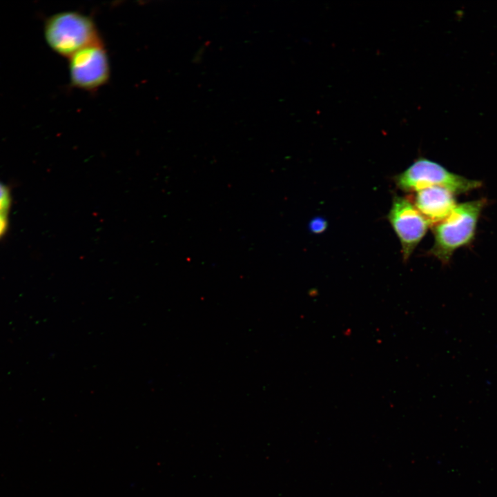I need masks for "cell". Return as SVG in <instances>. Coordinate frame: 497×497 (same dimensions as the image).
Returning a JSON list of instances; mask_svg holds the SVG:
<instances>
[{
	"label": "cell",
	"mask_w": 497,
	"mask_h": 497,
	"mask_svg": "<svg viewBox=\"0 0 497 497\" xmlns=\"http://www.w3.org/2000/svg\"><path fill=\"white\" fill-rule=\"evenodd\" d=\"M486 203L485 199H478L458 204L446 218L432 226L434 241L429 254L448 264L457 249L474 240Z\"/></svg>",
	"instance_id": "obj_1"
},
{
	"label": "cell",
	"mask_w": 497,
	"mask_h": 497,
	"mask_svg": "<svg viewBox=\"0 0 497 497\" xmlns=\"http://www.w3.org/2000/svg\"><path fill=\"white\" fill-rule=\"evenodd\" d=\"M44 37L52 50L68 58L84 48L103 42L92 17L77 11L50 17L44 25Z\"/></svg>",
	"instance_id": "obj_2"
},
{
	"label": "cell",
	"mask_w": 497,
	"mask_h": 497,
	"mask_svg": "<svg viewBox=\"0 0 497 497\" xmlns=\"http://www.w3.org/2000/svg\"><path fill=\"white\" fill-rule=\"evenodd\" d=\"M393 179L397 187L405 192H416L425 188L438 186L456 195L470 192L482 186L480 180L451 173L442 165L422 157L417 159Z\"/></svg>",
	"instance_id": "obj_3"
},
{
	"label": "cell",
	"mask_w": 497,
	"mask_h": 497,
	"mask_svg": "<svg viewBox=\"0 0 497 497\" xmlns=\"http://www.w3.org/2000/svg\"><path fill=\"white\" fill-rule=\"evenodd\" d=\"M110 63L103 42L91 45L69 57L71 85L77 88L94 91L110 78Z\"/></svg>",
	"instance_id": "obj_4"
},
{
	"label": "cell",
	"mask_w": 497,
	"mask_h": 497,
	"mask_svg": "<svg viewBox=\"0 0 497 497\" xmlns=\"http://www.w3.org/2000/svg\"><path fill=\"white\" fill-rule=\"evenodd\" d=\"M387 220L399 239L402 259L407 262L430 226L409 198L395 195Z\"/></svg>",
	"instance_id": "obj_5"
},
{
	"label": "cell",
	"mask_w": 497,
	"mask_h": 497,
	"mask_svg": "<svg viewBox=\"0 0 497 497\" xmlns=\"http://www.w3.org/2000/svg\"><path fill=\"white\" fill-rule=\"evenodd\" d=\"M412 203L432 226L446 218L457 205L455 195L438 186L416 192Z\"/></svg>",
	"instance_id": "obj_6"
},
{
	"label": "cell",
	"mask_w": 497,
	"mask_h": 497,
	"mask_svg": "<svg viewBox=\"0 0 497 497\" xmlns=\"http://www.w3.org/2000/svg\"><path fill=\"white\" fill-rule=\"evenodd\" d=\"M12 203V197L10 188L0 182V213H7Z\"/></svg>",
	"instance_id": "obj_7"
},
{
	"label": "cell",
	"mask_w": 497,
	"mask_h": 497,
	"mask_svg": "<svg viewBox=\"0 0 497 497\" xmlns=\"http://www.w3.org/2000/svg\"><path fill=\"white\" fill-rule=\"evenodd\" d=\"M327 226V221L321 217H314L309 223V229L314 233H320L324 231Z\"/></svg>",
	"instance_id": "obj_8"
},
{
	"label": "cell",
	"mask_w": 497,
	"mask_h": 497,
	"mask_svg": "<svg viewBox=\"0 0 497 497\" xmlns=\"http://www.w3.org/2000/svg\"><path fill=\"white\" fill-rule=\"evenodd\" d=\"M8 227V220L7 213H0V238L2 237L7 231Z\"/></svg>",
	"instance_id": "obj_9"
}]
</instances>
